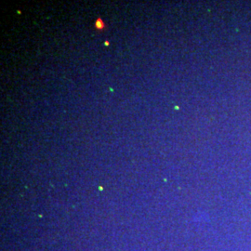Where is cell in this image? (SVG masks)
I'll list each match as a JSON object with an SVG mask.
<instances>
[{
	"label": "cell",
	"instance_id": "obj_1",
	"mask_svg": "<svg viewBox=\"0 0 251 251\" xmlns=\"http://www.w3.org/2000/svg\"><path fill=\"white\" fill-rule=\"evenodd\" d=\"M95 26H96L98 29H102V28L104 27V24H103V22H102V21H101L100 19H98L96 23H95Z\"/></svg>",
	"mask_w": 251,
	"mask_h": 251
}]
</instances>
